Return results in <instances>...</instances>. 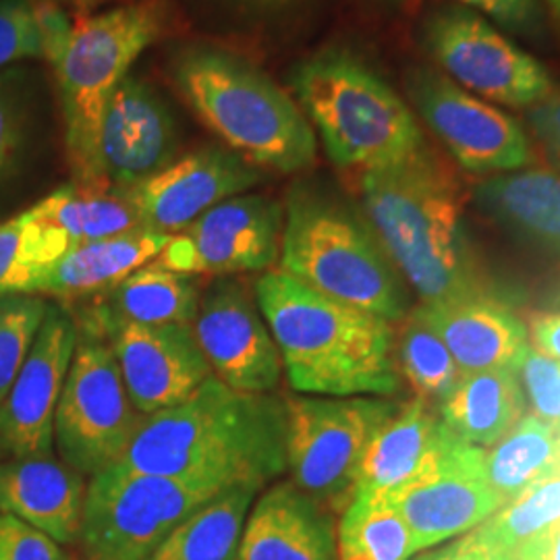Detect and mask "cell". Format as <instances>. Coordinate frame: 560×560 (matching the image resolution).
I'll list each match as a JSON object with an SVG mask.
<instances>
[{
  "label": "cell",
  "mask_w": 560,
  "mask_h": 560,
  "mask_svg": "<svg viewBox=\"0 0 560 560\" xmlns=\"http://www.w3.org/2000/svg\"><path fill=\"white\" fill-rule=\"evenodd\" d=\"M361 212L421 305L494 293L465 226L459 175L425 143L363 171Z\"/></svg>",
  "instance_id": "6da1fadb"
},
{
  "label": "cell",
  "mask_w": 560,
  "mask_h": 560,
  "mask_svg": "<svg viewBox=\"0 0 560 560\" xmlns=\"http://www.w3.org/2000/svg\"><path fill=\"white\" fill-rule=\"evenodd\" d=\"M119 465L261 488L287 471V405L275 393L245 395L210 376L179 405L145 416Z\"/></svg>",
  "instance_id": "7a4b0ae2"
},
{
  "label": "cell",
  "mask_w": 560,
  "mask_h": 560,
  "mask_svg": "<svg viewBox=\"0 0 560 560\" xmlns=\"http://www.w3.org/2000/svg\"><path fill=\"white\" fill-rule=\"evenodd\" d=\"M256 300L298 395L393 397L400 393L395 324L270 270Z\"/></svg>",
  "instance_id": "3957f363"
},
{
  "label": "cell",
  "mask_w": 560,
  "mask_h": 560,
  "mask_svg": "<svg viewBox=\"0 0 560 560\" xmlns=\"http://www.w3.org/2000/svg\"><path fill=\"white\" fill-rule=\"evenodd\" d=\"M180 98L243 161L293 175L316 162V131L260 67L222 46H180L168 62Z\"/></svg>",
  "instance_id": "277c9868"
},
{
  "label": "cell",
  "mask_w": 560,
  "mask_h": 560,
  "mask_svg": "<svg viewBox=\"0 0 560 560\" xmlns=\"http://www.w3.org/2000/svg\"><path fill=\"white\" fill-rule=\"evenodd\" d=\"M279 264L284 275L390 324L411 312V289L363 212L318 185L289 191Z\"/></svg>",
  "instance_id": "5b68a950"
},
{
  "label": "cell",
  "mask_w": 560,
  "mask_h": 560,
  "mask_svg": "<svg viewBox=\"0 0 560 560\" xmlns=\"http://www.w3.org/2000/svg\"><path fill=\"white\" fill-rule=\"evenodd\" d=\"M291 90L339 168L363 173L428 143L409 104L374 67L345 48L301 60L291 73Z\"/></svg>",
  "instance_id": "8992f818"
},
{
  "label": "cell",
  "mask_w": 560,
  "mask_h": 560,
  "mask_svg": "<svg viewBox=\"0 0 560 560\" xmlns=\"http://www.w3.org/2000/svg\"><path fill=\"white\" fill-rule=\"evenodd\" d=\"M166 25L161 0L113 7L98 15H80L59 65L60 106L71 175L90 187L104 108L133 67L159 40Z\"/></svg>",
  "instance_id": "52a82bcc"
},
{
  "label": "cell",
  "mask_w": 560,
  "mask_h": 560,
  "mask_svg": "<svg viewBox=\"0 0 560 560\" xmlns=\"http://www.w3.org/2000/svg\"><path fill=\"white\" fill-rule=\"evenodd\" d=\"M226 488L208 478H168L115 465L88 486L83 550L90 560H148L180 521Z\"/></svg>",
  "instance_id": "ba28073f"
},
{
  "label": "cell",
  "mask_w": 560,
  "mask_h": 560,
  "mask_svg": "<svg viewBox=\"0 0 560 560\" xmlns=\"http://www.w3.org/2000/svg\"><path fill=\"white\" fill-rule=\"evenodd\" d=\"M287 405V471L307 497L342 513L355 497L361 460L400 402L388 397L293 395Z\"/></svg>",
  "instance_id": "9c48e42d"
},
{
  "label": "cell",
  "mask_w": 560,
  "mask_h": 560,
  "mask_svg": "<svg viewBox=\"0 0 560 560\" xmlns=\"http://www.w3.org/2000/svg\"><path fill=\"white\" fill-rule=\"evenodd\" d=\"M141 420L110 347L98 337L83 335L55 416V441L62 460L83 476H98L119 465Z\"/></svg>",
  "instance_id": "30bf717a"
},
{
  "label": "cell",
  "mask_w": 560,
  "mask_h": 560,
  "mask_svg": "<svg viewBox=\"0 0 560 560\" xmlns=\"http://www.w3.org/2000/svg\"><path fill=\"white\" fill-rule=\"evenodd\" d=\"M423 40L442 73L481 101L529 110L557 92L540 60L471 9L436 11L425 23Z\"/></svg>",
  "instance_id": "8fae6325"
},
{
  "label": "cell",
  "mask_w": 560,
  "mask_h": 560,
  "mask_svg": "<svg viewBox=\"0 0 560 560\" xmlns=\"http://www.w3.org/2000/svg\"><path fill=\"white\" fill-rule=\"evenodd\" d=\"M407 94L460 171L486 179L538 162L534 140L520 119L463 90L439 69H413Z\"/></svg>",
  "instance_id": "7c38bea8"
},
{
  "label": "cell",
  "mask_w": 560,
  "mask_h": 560,
  "mask_svg": "<svg viewBox=\"0 0 560 560\" xmlns=\"http://www.w3.org/2000/svg\"><path fill=\"white\" fill-rule=\"evenodd\" d=\"M384 499L407 523L416 555L469 534L501 509L486 474V448L453 432L421 474Z\"/></svg>",
  "instance_id": "4fadbf2b"
},
{
  "label": "cell",
  "mask_w": 560,
  "mask_h": 560,
  "mask_svg": "<svg viewBox=\"0 0 560 560\" xmlns=\"http://www.w3.org/2000/svg\"><path fill=\"white\" fill-rule=\"evenodd\" d=\"M282 224L279 201L241 194L173 235L154 264L191 277L261 272L279 261Z\"/></svg>",
  "instance_id": "5bb4252c"
},
{
  "label": "cell",
  "mask_w": 560,
  "mask_h": 560,
  "mask_svg": "<svg viewBox=\"0 0 560 560\" xmlns=\"http://www.w3.org/2000/svg\"><path fill=\"white\" fill-rule=\"evenodd\" d=\"M194 335L212 376L245 395H270L282 376L277 340L260 303L240 280H214L201 291Z\"/></svg>",
  "instance_id": "9a60e30c"
},
{
  "label": "cell",
  "mask_w": 560,
  "mask_h": 560,
  "mask_svg": "<svg viewBox=\"0 0 560 560\" xmlns=\"http://www.w3.org/2000/svg\"><path fill=\"white\" fill-rule=\"evenodd\" d=\"M179 127L148 81L127 75L102 115L90 187L125 191L177 159Z\"/></svg>",
  "instance_id": "2e32d148"
},
{
  "label": "cell",
  "mask_w": 560,
  "mask_h": 560,
  "mask_svg": "<svg viewBox=\"0 0 560 560\" xmlns=\"http://www.w3.org/2000/svg\"><path fill=\"white\" fill-rule=\"evenodd\" d=\"M80 342L75 320L48 305L38 337L0 402V448L11 457L48 455L60 393Z\"/></svg>",
  "instance_id": "e0dca14e"
},
{
  "label": "cell",
  "mask_w": 560,
  "mask_h": 560,
  "mask_svg": "<svg viewBox=\"0 0 560 560\" xmlns=\"http://www.w3.org/2000/svg\"><path fill=\"white\" fill-rule=\"evenodd\" d=\"M260 180V168L240 154L221 145H203L125 189V196L141 226L173 237L210 208L249 191Z\"/></svg>",
  "instance_id": "ac0fdd59"
},
{
  "label": "cell",
  "mask_w": 560,
  "mask_h": 560,
  "mask_svg": "<svg viewBox=\"0 0 560 560\" xmlns=\"http://www.w3.org/2000/svg\"><path fill=\"white\" fill-rule=\"evenodd\" d=\"M102 337L110 340L125 388L143 418L179 405L212 376L191 324H119Z\"/></svg>",
  "instance_id": "d6986e66"
},
{
  "label": "cell",
  "mask_w": 560,
  "mask_h": 560,
  "mask_svg": "<svg viewBox=\"0 0 560 560\" xmlns=\"http://www.w3.org/2000/svg\"><path fill=\"white\" fill-rule=\"evenodd\" d=\"M235 560H339L332 513L293 481L277 483L249 511Z\"/></svg>",
  "instance_id": "ffe728a7"
},
{
  "label": "cell",
  "mask_w": 560,
  "mask_h": 560,
  "mask_svg": "<svg viewBox=\"0 0 560 560\" xmlns=\"http://www.w3.org/2000/svg\"><path fill=\"white\" fill-rule=\"evenodd\" d=\"M85 492L83 474L50 453L0 463V511L59 544L80 538Z\"/></svg>",
  "instance_id": "44dd1931"
},
{
  "label": "cell",
  "mask_w": 560,
  "mask_h": 560,
  "mask_svg": "<svg viewBox=\"0 0 560 560\" xmlns=\"http://www.w3.org/2000/svg\"><path fill=\"white\" fill-rule=\"evenodd\" d=\"M421 307L463 372L517 370L529 347L527 324L494 293Z\"/></svg>",
  "instance_id": "7402d4cb"
},
{
  "label": "cell",
  "mask_w": 560,
  "mask_h": 560,
  "mask_svg": "<svg viewBox=\"0 0 560 560\" xmlns=\"http://www.w3.org/2000/svg\"><path fill=\"white\" fill-rule=\"evenodd\" d=\"M471 198L511 237L560 261V173L523 168L481 179Z\"/></svg>",
  "instance_id": "603a6c76"
},
{
  "label": "cell",
  "mask_w": 560,
  "mask_h": 560,
  "mask_svg": "<svg viewBox=\"0 0 560 560\" xmlns=\"http://www.w3.org/2000/svg\"><path fill=\"white\" fill-rule=\"evenodd\" d=\"M448 434L434 407L420 399L400 402L368 446L355 494L378 499L393 494L432 463Z\"/></svg>",
  "instance_id": "cb8c5ba5"
},
{
  "label": "cell",
  "mask_w": 560,
  "mask_h": 560,
  "mask_svg": "<svg viewBox=\"0 0 560 560\" xmlns=\"http://www.w3.org/2000/svg\"><path fill=\"white\" fill-rule=\"evenodd\" d=\"M200 298L196 277L150 264L98 295L94 312L83 320V335L102 339L119 324H194Z\"/></svg>",
  "instance_id": "d4e9b609"
},
{
  "label": "cell",
  "mask_w": 560,
  "mask_h": 560,
  "mask_svg": "<svg viewBox=\"0 0 560 560\" xmlns=\"http://www.w3.org/2000/svg\"><path fill=\"white\" fill-rule=\"evenodd\" d=\"M171 235L140 226L117 237L75 245L50 268L38 295L60 300L102 295L156 260Z\"/></svg>",
  "instance_id": "484cf974"
},
{
  "label": "cell",
  "mask_w": 560,
  "mask_h": 560,
  "mask_svg": "<svg viewBox=\"0 0 560 560\" xmlns=\"http://www.w3.org/2000/svg\"><path fill=\"white\" fill-rule=\"evenodd\" d=\"M527 413V400L515 368L465 372L439 407L446 428L460 441L490 448Z\"/></svg>",
  "instance_id": "4316f807"
},
{
  "label": "cell",
  "mask_w": 560,
  "mask_h": 560,
  "mask_svg": "<svg viewBox=\"0 0 560 560\" xmlns=\"http://www.w3.org/2000/svg\"><path fill=\"white\" fill-rule=\"evenodd\" d=\"M258 486L222 490L168 534L148 560H235Z\"/></svg>",
  "instance_id": "83f0119b"
},
{
  "label": "cell",
  "mask_w": 560,
  "mask_h": 560,
  "mask_svg": "<svg viewBox=\"0 0 560 560\" xmlns=\"http://www.w3.org/2000/svg\"><path fill=\"white\" fill-rule=\"evenodd\" d=\"M557 469H560V428L529 411L501 441L486 448V474L501 506Z\"/></svg>",
  "instance_id": "f1b7e54d"
},
{
  "label": "cell",
  "mask_w": 560,
  "mask_h": 560,
  "mask_svg": "<svg viewBox=\"0 0 560 560\" xmlns=\"http://www.w3.org/2000/svg\"><path fill=\"white\" fill-rule=\"evenodd\" d=\"M38 219L59 226L71 247L108 240L140 229L136 208L125 191L65 185L30 208Z\"/></svg>",
  "instance_id": "f546056e"
},
{
  "label": "cell",
  "mask_w": 560,
  "mask_h": 560,
  "mask_svg": "<svg viewBox=\"0 0 560 560\" xmlns=\"http://www.w3.org/2000/svg\"><path fill=\"white\" fill-rule=\"evenodd\" d=\"M71 249L59 226L32 210L0 224V298L38 295L42 280Z\"/></svg>",
  "instance_id": "4dcf8cb0"
},
{
  "label": "cell",
  "mask_w": 560,
  "mask_h": 560,
  "mask_svg": "<svg viewBox=\"0 0 560 560\" xmlns=\"http://www.w3.org/2000/svg\"><path fill=\"white\" fill-rule=\"evenodd\" d=\"M395 335V358L400 378L413 390V399L439 411L463 378V370L441 335L428 320L421 305L411 307Z\"/></svg>",
  "instance_id": "1f68e13d"
},
{
  "label": "cell",
  "mask_w": 560,
  "mask_h": 560,
  "mask_svg": "<svg viewBox=\"0 0 560 560\" xmlns=\"http://www.w3.org/2000/svg\"><path fill=\"white\" fill-rule=\"evenodd\" d=\"M340 515L339 560H409L416 555L407 523L386 499L355 494Z\"/></svg>",
  "instance_id": "d6a6232c"
},
{
  "label": "cell",
  "mask_w": 560,
  "mask_h": 560,
  "mask_svg": "<svg viewBox=\"0 0 560 560\" xmlns=\"http://www.w3.org/2000/svg\"><path fill=\"white\" fill-rule=\"evenodd\" d=\"M560 521V469L527 486L513 501L476 527L481 538L513 557L521 548Z\"/></svg>",
  "instance_id": "836d02e7"
},
{
  "label": "cell",
  "mask_w": 560,
  "mask_h": 560,
  "mask_svg": "<svg viewBox=\"0 0 560 560\" xmlns=\"http://www.w3.org/2000/svg\"><path fill=\"white\" fill-rule=\"evenodd\" d=\"M46 312L48 303L38 295L0 298V402L18 378Z\"/></svg>",
  "instance_id": "e575fe53"
},
{
  "label": "cell",
  "mask_w": 560,
  "mask_h": 560,
  "mask_svg": "<svg viewBox=\"0 0 560 560\" xmlns=\"http://www.w3.org/2000/svg\"><path fill=\"white\" fill-rule=\"evenodd\" d=\"M527 411L560 428V360L527 347L517 365Z\"/></svg>",
  "instance_id": "d590c367"
},
{
  "label": "cell",
  "mask_w": 560,
  "mask_h": 560,
  "mask_svg": "<svg viewBox=\"0 0 560 560\" xmlns=\"http://www.w3.org/2000/svg\"><path fill=\"white\" fill-rule=\"evenodd\" d=\"M42 59L40 32L32 0H0V69Z\"/></svg>",
  "instance_id": "8d00e7d4"
},
{
  "label": "cell",
  "mask_w": 560,
  "mask_h": 560,
  "mask_svg": "<svg viewBox=\"0 0 560 560\" xmlns=\"http://www.w3.org/2000/svg\"><path fill=\"white\" fill-rule=\"evenodd\" d=\"M27 125L25 75L21 71L0 73V180L20 154Z\"/></svg>",
  "instance_id": "74e56055"
},
{
  "label": "cell",
  "mask_w": 560,
  "mask_h": 560,
  "mask_svg": "<svg viewBox=\"0 0 560 560\" xmlns=\"http://www.w3.org/2000/svg\"><path fill=\"white\" fill-rule=\"evenodd\" d=\"M0 560H75L59 541L13 515H0Z\"/></svg>",
  "instance_id": "f35d334b"
},
{
  "label": "cell",
  "mask_w": 560,
  "mask_h": 560,
  "mask_svg": "<svg viewBox=\"0 0 560 560\" xmlns=\"http://www.w3.org/2000/svg\"><path fill=\"white\" fill-rule=\"evenodd\" d=\"M465 9L486 15V20L497 21L513 34L534 36L546 20L544 0H459Z\"/></svg>",
  "instance_id": "ab89813d"
},
{
  "label": "cell",
  "mask_w": 560,
  "mask_h": 560,
  "mask_svg": "<svg viewBox=\"0 0 560 560\" xmlns=\"http://www.w3.org/2000/svg\"><path fill=\"white\" fill-rule=\"evenodd\" d=\"M32 4L40 32L42 59L55 69L71 40L73 21L69 20L57 0H32Z\"/></svg>",
  "instance_id": "60d3db41"
},
{
  "label": "cell",
  "mask_w": 560,
  "mask_h": 560,
  "mask_svg": "<svg viewBox=\"0 0 560 560\" xmlns=\"http://www.w3.org/2000/svg\"><path fill=\"white\" fill-rule=\"evenodd\" d=\"M409 560H520L483 540L476 529L436 548L423 550Z\"/></svg>",
  "instance_id": "b9f144b4"
},
{
  "label": "cell",
  "mask_w": 560,
  "mask_h": 560,
  "mask_svg": "<svg viewBox=\"0 0 560 560\" xmlns=\"http://www.w3.org/2000/svg\"><path fill=\"white\" fill-rule=\"evenodd\" d=\"M527 127L540 143L546 156L560 168V92L557 90L540 104L525 110Z\"/></svg>",
  "instance_id": "7bdbcfd3"
},
{
  "label": "cell",
  "mask_w": 560,
  "mask_h": 560,
  "mask_svg": "<svg viewBox=\"0 0 560 560\" xmlns=\"http://www.w3.org/2000/svg\"><path fill=\"white\" fill-rule=\"evenodd\" d=\"M529 345L541 353L560 360V312L559 314H538L529 324Z\"/></svg>",
  "instance_id": "ee69618b"
},
{
  "label": "cell",
  "mask_w": 560,
  "mask_h": 560,
  "mask_svg": "<svg viewBox=\"0 0 560 560\" xmlns=\"http://www.w3.org/2000/svg\"><path fill=\"white\" fill-rule=\"evenodd\" d=\"M520 560H560V521L546 527L527 541L517 555Z\"/></svg>",
  "instance_id": "f6af8a7d"
},
{
  "label": "cell",
  "mask_w": 560,
  "mask_h": 560,
  "mask_svg": "<svg viewBox=\"0 0 560 560\" xmlns=\"http://www.w3.org/2000/svg\"><path fill=\"white\" fill-rule=\"evenodd\" d=\"M237 2L247 9H256V11H279L295 0H237Z\"/></svg>",
  "instance_id": "bcb514c9"
},
{
  "label": "cell",
  "mask_w": 560,
  "mask_h": 560,
  "mask_svg": "<svg viewBox=\"0 0 560 560\" xmlns=\"http://www.w3.org/2000/svg\"><path fill=\"white\" fill-rule=\"evenodd\" d=\"M65 2H69L73 9H78L80 13H88V11H92V9H98L102 4H106V2H110V0H65Z\"/></svg>",
  "instance_id": "7dc6e473"
},
{
  "label": "cell",
  "mask_w": 560,
  "mask_h": 560,
  "mask_svg": "<svg viewBox=\"0 0 560 560\" xmlns=\"http://www.w3.org/2000/svg\"><path fill=\"white\" fill-rule=\"evenodd\" d=\"M546 11H550L555 15V20L560 23V0H544Z\"/></svg>",
  "instance_id": "c3c4849f"
},
{
  "label": "cell",
  "mask_w": 560,
  "mask_h": 560,
  "mask_svg": "<svg viewBox=\"0 0 560 560\" xmlns=\"http://www.w3.org/2000/svg\"><path fill=\"white\" fill-rule=\"evenodd\" d=\"M88 560H90V559H88Z\"/></svg>",
  "instance_id": "681fc988"
}]
</instances>
